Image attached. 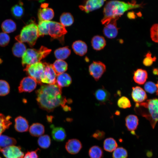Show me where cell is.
Listing matches in <instances>:
<instances>
[{"label": "cell", "instance_id": "cell-6", "mask_svg": "<svg viewBox=\"0 0 158 158\" xmlns=\"http://www.w3.org/2000/svg\"><path fill=\"white\" fill-rule=\"evenodd\" d=\"M67 33L65 27L61 23L51 21L47 22V34L52 38L57 39L63 43L64 35Z\"/></svg>", "mask_w": 158, "mask_h": 158}, {"label": "cell", "instance_id": "cell-5", "mask_svg": "<svg viewBox=\"0 0 158 158\" xmlns=\"http://www.w3.org/2000/svg\"><path fill=\"white\" fill-rule=\"evenodd\" d=\"M51 50L42 46L38 49L29 48L22 57V64L24 67L40 62L49 54Z\"/></svg>", "mask_w": 158, "mask_h": 158}, {"label": "cell", "instance_id": "cell-3", "mask_svg": "<svg viewBox=\"0 0 158 158\" xmlns=\"http://www.w3.org/2000/svg\"><path fill=\"white\" fill-rule=\"evenodd\" d=\"M135 112L145 117L150 121L153 129L158 122V99L153 98L142 103H136Z\"/></svg>", "mask_w": 158, "mask_h": 158}, {"label": "cell", "instance_id": "cell-47", "mask_svg": "<svg viewBox=\"0 0 158 158\" xmlns=\"http://www.w3.org/2000/svg\"><path fill=\"white\" fill-rule=\"evenodd\" d=\"M22 158H32L30 152L28 151Z\"/></svg>", "mask_w": 158, "mask_h": 158}, {"label": "cell", "instance_id": "cell-34", "mask_svg": "<svg viewBox=\"0 0 158 158\" xmlns=\"http://www.w3.org/2000/svg\"><path fill=\"white\" fill-rule=\"evenodd\" d=\"M11 117L9 116H5L0 113V135L6 129L8 128L11 124L10 121Z\"/></svg>", "mask_w": 158, "mask_h": 158}, {"label": "cell", "instance_id": "cell-17", "mask_svg": "<svg viewBox=\"0 0 158 158\" xmlns=\"http://www.w3.org/2000/svg\"><path fill=\"white\" fill-rule=\"evenodd\" d=\"M125 126L127 130L131 132L133 135H135V131L137 129L139 124V119L135 115L130 114L125 118Z\"/></svg>", "mask_w": 158, "mask_h": 158}, {"label": "cell", "instance_id": "cell-2", "mask_svg": "<svg viewBox=\"0 0 158 158\" xmlns=\"http://www.w3.org/2000/svg\"><path fill=\"white\" fill-rule=\"evenodd\" d=\"M142 4H137L136 1L126 2L119 1H110L107 2L104 8V17L101 20L105 24L111 20H117L126 11L142 7Z\"/></svg>", "mask_w": 158, "mask_h": 158}, {"label": "cell", "instance_id": "cell-25", "mask_svg": "<svg viewBox=\"0 0 158 158\" xmlns=\"http://www.w3.org/2000/svg\"><path fill=\"white\" fill-rule=\"evenodd\" d=\"M45 131L44 126L39 123H35L30 127L29 132L30 134L34 137L40 136L43 134Z\"/></svg>", "mask_w": 158, "mask_h": 158}, {"label": "cell", "instance_id": "cell-13", "mask_svg": "<svg viewBox=\"0 0 158 158\" xmlns=\"http://www.w3.org/2000/svg\"><path fill=\"white\" fill-rule=\"evenodd\" d=\"M46 3L42 4L38 13L39 21H50L54 17V12L51 8L47 7Z\"/></svg>", "mask_w": 158, "mask_h": 158}, {"label": "cell", "instance_id": "cell-32", "mask_svg": "<svg viewBox=\"0 0 158 158\" xmlns=\"http://www.w3.org/2000/svg\"><path fill=\"white\" fill-rule=\"evenodd\" d=\"M16 143V140L13 138L5 135H0V150L8 146L14 145Z\"/></svg>", "mask_w": 158, "mask_h": 158}, {"label": "cell", "instance_id": "cell-51", "mask_svg": "<svg viewBox=\"0 0 158 158\" xmlns=\"http://www.w3.org/2000/svg\"><path fill=\"white\" fill-rule=\"evenodd\" d=\"M0 158H1L0 157Z\"/></svg>", "mask_w": 158, "mask_h": 158}, {"label": "cell", "instance_id": "cell-18", "mask_svg": "<svg viewBox=\"0 0 158 158\" xmlns=\"http://www.w3.org/2000/svg\"><path fill=\"white\" fill-rule=\"evenodd\" d=\"M94 95L99 103L102 104L109 101L110 97V93L103 86L96 90Z\"/></svg>", "mask_w": 158, "mask_h": 158}, {"label": "cell", "instance_id": "cell-33", "mask_svg": "<svg viewBox=\"0 0 158 158\" xmlns=\"http://www.w3.org/2000/svg\"><path fill=\"white\" fill-rule=\"evenodd\" d=\"M88 154L90 158H103L104 153L101 147L97 145H94L90 148Z\"/></svg>", "mask_w": 158, "mask_h": 158}, {"label": "cell", "instance_id": "cell-27", "mask_svg": "<svg viewBox=\"0 0 158 158\" xmlns=\"http://www.w3.org/2000/svg\"><path fill=\"white\" fill-rule=\"evenodd\" d=\"M1 28L4 32L10 33L14 32L16 29V23L11 19H6L1 23Z\"/></svg>", "mask_w": 158, "mask_h": 158}, {"label": "cell", "instance_id": "cell-21", "mask_svg": "<svg viewBox=\"0 0 158 158\" xmlns=\"http://www.w3.org/2000/svg\"><path fill=\"white\" fill-rule=\"evenodd\" d=\"M51 135L54 140L58 142L63 141L66 136L65 129L61 127H54L51 125Z\"/></svg>", "mask_w": 158, "mask_h": 158}, {"label": "cell", "instance_id": "cell-30", "mask_svg": "<svg viewBox=\"0 0 158 158\" xmlns=\"http://www.w3.org/2000/svg\"><path fill=\"white\" fill-rule=\"evenodd\" d=\"M52 66L57 75L64 73L68 68L67 63L63 60H56Z\"/></svg>", "mask_w": 158, "mask_h": 158}, {"label": "cell", "instance_id": "cell-24", "mask_svg": "<svg viewBox=\"0 0 158 158\" xmlns=\"http://www.w3.org/2000/svg\"><path fill=\"white\" fill-rule=\"evenodd\" d=\"M91 43L93 49L97 51L103 49L106 44L104 38L99 35L94 36L92 39Z\"/></svg>", "mask_w": 158, "mask_h": 158}, {"label": "cell", "instance_id": "cell-36", "mask_svg": "<svg viewBox=\"0 0 158 158\" xmlns=\"http://www.w3.org/2000/svg\"><path fill=\"white\" fill-rule=\"evenodd\" d=\"M37 143L38 145L41 148L43 149L47 148L51 144L50 138L47 135H41L39 138Z\"/></svg>", "mask_w": 158, "mask_h": 158}, {"label": "cell", "instance_id": "cell-49", "mask_svg": "<svg viewBox=\"0 0 158 158\" xmlns=\"http://www.w3.org/2000/svg\"><path fill=\"white\" fill-rule=\"evenodd\" d=\"M156 85L157 87V90L156 91V95L158 96V81L157 82V83L156 84Z\"/></svg>", "mask_w": 158, "mask_h": 158}, {"label": "cell", "instance_id": "cell-31", "mask_svg": "<svg viewBox=\"0 0 158 158\" xmlns=\"http://www.w3.org/2000/svg\"><path fill=\"white\" fill-rule=\"evenodd\" d=\"M71 53L70 49L67 47L59 48L54 52V55L58 59L63 60L67 59Z\"/></svg>", "mask_w": 158, "mask_h": 158}, {"label": "cell", "instance_id": "cell-7", "mask_svg": "<svg viewBox=\"0 0 158 158\" xmlns=\"http://www.w3.org/2000/svg\"><path fill=\"white\" fill-rule=\"evenodd\" d=\"M44 70L43 63L38 62L25 66L24 71L38 84H42L41 78Z\"/></svg>", "mask_w": 158, "mask_h": 158}, {"label": "cell", "instance_id": "cell-43", "mask_svg": "<svg viewBox=\"0 0 158 158\" xmlns=\"http://www.w3.org/2000/svg\"><path fill=\"white\" fill-rule=\"evenodd\" d=\"M10 40L9 36L4 32H0V46L5 47L9 44Z\"/></svg>", "mask_w": 158, "mask_h": 158}, {"label": "cell", "instance_id": "cell-48", "mask_svg": "<svg viewBox=\"0 0 158 158\" xmlns=\"http://www.w3.org/2000/svg\"><path fill=\"white\" fill-rule=\"evenodd\" d=\"M47 119L48 122H51L52 118L51 117H48Z\"/></svg>", "mask_w": 158, "mask_h": 158}, {"label": "cell", "instance_id": "cell-4", "mask_svg": "<svg viewBox=\"0 0 158 158\" xmlns=\"http://www.w3.org/2000/svg\"><path fill=\"white\" fill-rule=\"evenodd\" d=\"M38 37L37 25L31 21L23 26L20 34L15 38L17 42H26L32 47L35 45Z\"/></svg>", "mask_w": 158, "mask_h": 158}, {"label": "cell", "instance_id": "cell-46", "mask_svg": "<svg viewBox=\"0 0 158 158\" xmlns=\"http://www.w3.org/2000/svg\"><path fill=\"white\" fill-rule=\"evenodd\" d=\"M136 16V15L133 12H129L127 14V17L129 19H135Z\"/></svg>", "mask_w": 158, "mask_h": 158}, {"label": "cell", "instance_id": "cell-38", "mask_svg": "<svg viewBox=\"0 0 158 158\" xmlns=\"http://www.w3.org/2000/svg\"><path fill=\"white\" fill-rule=\"evenodd\" d=\"M117 104L119 108L123 109L129 108L131 106L130 100L125 96L121 97L118 99Z\"/></svg>", "mask_w": 158, "mask_h": 158}, {"label": "cell", "instance_id": "cell-50", "mask_svg": "<svg viewBox=\"0 0 158 158\" xmlns=\"http://www.w3.org/2000/svg\"><path fill=\"white\" fill-rule=\"evenodd\" d=\"M2 62V60L0 58V63H1Z\"/></svg>", "mask_w": 158, "mask_h": 158}, {"label": "cell", "instance_id": "cell-23", "mask_svg": "<svg viewBox=\"0 0 158 158\" xmlns=\"http://www.w3.org/2000/svg\"><path fill=\"white\" fill-rule=\"evenodd\" d=\"M71 82V78L68 73H63L57 75L56 84L61 88L69 86Z\"/></svg>", "mask_w": 158, "mask_h": 158}, {"label": "cell", "instance_id": "cell-37", "mask_svg": "<svg viewBox=\"0 0 158 158\" xmlns=\"http://www.w3.org/2000/svg\"><path fill=\"white\" fill-rule=\"evenodd\" d=\"M113 158H127L128 152L127 150L123 147H117L113 152Z\"/></svg>", "mask_w": 158, "mask_h": 158}, {"label": "cell", "instance_id": "cell-42", "mask_svg": "<svg viewBox=\"0 0 158 158\" xmlns=\"http://www.w3.org/2000/svg\"><path fill=\"white\" fill-rule=\"evenodd\" d=\"M144 88L146 91L152 94L156 92L157 87L156 84L151 81H148L144 85Z\"/></svg>", "mask_w": 158, "mask_h": 158}, {"label": "cell", "instance_id": "cell-35", "mask_svg": "<svg viewBox=\"0 0 158 158\" xmlns=\"http://www.w3.org/2000/svg\"><path fill=\"white\" fill-rule=\"evenodd\" d=\"M60 23L64 27L71 25L74 22V18L72 15L70 13H63L61 16L60 18Z\"/></svg>", "mask_w": 158, "mask_h": 158}, {"label": "cell", "instance_id": "cell-16", "mask_svg": "<svg viewBox=\"0 0 158 158\" xmlns=\"http://www.w3.org/2000/svg\"><path fill=\"white\" fill-rule=\"evenodd\" d=\"M131 95L132 99L136 103L143 102L147 98L145 91L138 86L132 87Z\"/></svg>", "mask_w": 158, "mask_h": 158}, {"label": "cell", "instance_id": "cell-28", "mask_svg": "<svg viewBox=\"0 0 158 158\" xmlns=\"http://www.w3.org/2000/svg\"><path fill=\"white\" fill-rule=\"evenodd\" d=\"M26 46L23 43L17 42L14 43L12 48V52L14 56L22 57L26 50Z\"/></svg>", "mask_w": 158, "mask_h": 158}, {"label": "cell", "instance_id": "cell-8", "mask_svg": "<svg viewBox=\"0 0 158 158\" xmlns=\"http://www.w3.org/2000/svg\"><path fill=\"white\" fill-rule=\"evenodd\" d=\"M44 70L41 78V82L42 83L48 85L56 84L57 74L52 66L46 62H44Z\"/></svg>", "mask_w": 158, "mask_h": 158}, {"label": "cell", "instance_id": "cell-10", "mask_svg": "<svg viewBox=\"0 0 158 158\" xmlns=\"http://www.w3.org/2000/svg\"><path fill=\"white\" fill-rule=\"evenodd\" d=\"M0 151L6 158H22L24 156L20 147L14 145L3 148Z\"/></svg>", "mask_w": 158, "mask_h": 158}, {"label": "cell", "instance_id": "cell-9", "mask_svg": "<svg viewBox=\"0 0 158 158\" xmlns=\"http://www.w3.org/2000/svg\"><path fill=\"white\" fill-rule=\"evenodd\" d=\"M106 67L101 61H93L89 66L90 74L96 81H98L106 71Z\"/></svg>", "mask_w": 158, "mask_h": 158}, {"label": "cell", "instance_id": "cell-39", "mask_svg": "<svg viewBox=\"0 0 158 158\" xmlns=\"http://www.w3.org/2000/svg\"><path fill=\"white\" fill-rule=\"evenodd\" d=\"M10 92V86L8 83L4 80H0V96H4Z\"/></svg>", "mask_w": 158, "mask_h": 158}, {"label": "cell", "instance_id": "cell-12", "mask_svg": "<svg viewBox=\"0 0 158 158\" xmlns=\"http://www.w3.org/2000/svg\"><path fill=\"white\" fill-rule=\"evenodd\" d=\"M117 20L116 19H113L104 24L103 32L107 37L113 39L115 38L117 36L118 28L117 26Z\"/></svg>", "mask_w": 158, "mask_h": 158}, {"label": "cell", "instance_id": "cell-44", "mask_svg": "<svg viewBox=\"0 0 158 158\" xmlns=\"http://www.w3.org/2000/svg\"><path fill=\"white\" fill-rule=\"evenodd\" d=\"M105 134V133L104 131L98 130L92 135V136L98 140H100L104 138Z\"/></svg>", "mask_w": 158, "mask_h": 158}, {"label": "cell", "instance_id": "cell-15", "mask_svg": "<svg viewBox=\"0 0 158 158\" xmlns=\"http://www.w3.org/2000/svg\"><path fill=\"white\" fill-rule=\"evenodd\" d=\"M65 149L69 153L75 154L78 153L82 148L81 142L77 139L69 140L65 145Z\"/></svg>", "mask_w": 158, "mask_h": 158}, {"label": "cell", "instance_id": "cell-26", "mask_svg": "<svg viewBox=\"0 0 158 158\" xmlns=\"http://www.w3.org/2000/svg\"><path fill=\"white\" fill-rule=\"evenodd\" d=\"M23 3L19 1L17 4L13 6L11 8V12L13 16L17 19H20L24 13Z\"/></svg>", "mask_w": 158, "mask_h": 158}, {"label": "cell", "instance_id": "cell-20", "mask_svg": "<svg viewBox=\"0 0 158 158\" xmlns=\"http://www.w3.org/2000/svg\"><path fill=\"white\" fill-rule=\"evenodd\" d=\"M72 48L76 54L81 56L85 55L87 50L86 44L80 40L74 42L72 45Z\"/></svg>", "mask_w": 158, "mask_h": 158}, {"label": "cell", "instance_id": "cell-1", "mask_svg": "<svg viewBox=\"0 0 158 158\" xmlns=\"http://www.w3.org/2000/svg\"><path fill=\"white\" fill-rule=\"evenodd\" d=\"M37 101L40 107L48 112L61 106L65 111L69 110L65 105L67 100L62 95L61 88L56 84L42 85L36 91Z\"/></svg>", "mask_w": 158, "mask_h": 158}, {"label": "cell", "instance_id": "cell-14", "mask_svg": "<svg viewBox=\"0 0 158 158\" xmlns=\"http://www.w3.org/2000/svg\"><path fill=\"white\" fill-rule=\"evenodd\" d=\"M105 1L101 0H87L83 4L80 5L79 8L82 11L88 13L101 7Z\"/></svg>", "mask_w": 158, "mask_h": 158}, {"label": "cell", "instance_id": "cell-19", "mask_svg": "<svg viewBox=\"0 0 158 158\" xmlns=\"http://www.w3.org/2000/svg\"><path fill=\"white\" fill-rule=\"evenodd\" d=\"M133 78L135 83L140 85H143L148 78L147 73L145 70L138 69L134 72Z\"/></svg>", "mask_w": 158, "mask_h": 158}, {"label": "cell", "instance_id": "cell-40", "mask_svg": "<svg viewBox=\"0 0 158 158\" xmlns=\"http://www.w3.org/2000/svg\"><path fill=\"white\" fill-rule=\"evenodd\" d=\"M150 35L152 40L158 43V23L152 26L150 29Z\"/></svg>", "mask_w": 158, "mask_h": 158}, {"label": "cell", "instance_id": "cell-41", "mask_svg": "<svg viewBox=\"0 0 158 158\" xmlns=\"http://www.w3.org/2000/svg\"><path fill=\"white\" fill-rule=\"evenodd\" d=\"M145 56V58L143 60V63L146 66H151L153 62L156 61L157 59L155 56L152 57V54L149 51L146 54Z\"/></svg>", "mask_w": 158, "mask_h": 158}, {"label": "cell", "instance_id": "cell-45", "mask_svg": "<svg viewBox=\"0 0 158 158\" xmlns=\"http://www.w3.org/2000/svg\"><path fill=\"white\" fill-rule=\"evenodd\" d=\"M40 149L37 148L35 151H30V153L32 158H39L37 152Z\"/></svg>", "mask_w": 158, "mask_h": 158}, {"label": "cell", "instance_id": "cell-29", "mask_svg": "<svg viewBox=\"0 0 158 158\" xmlns=\"http://www.w3.org/2000/svg\"><path fill=\"white\" fill-rule=\"evenodd\" d=\"M103 148L107 152H113L118 147V145L113 138L109 137L105 139L103 142Z\"/></svg>", "mask_w": 158, "mask_h": 158}, {"label": "cell", "instance_id": "cell-11", "mask_svg": "<svg viewBox=\"0 0 158 158\" xmlns=\"http://www.w3.org/2000/svg\"><path fill=\"white\" fill-rule=\"evenodd\" d=\"M37 82L30 76L23 78L21 81L18 87L19 92H30L36 87Z\"/></svg>", "mask_w": 158, "mask_h": 158}, {"label": "cell", "instance_id": "cell-22", "mask_svg": "<svg viewBox=\"0 0 158 158\" xmlns=\"http://www.w3.org/2000/svg\"><path fill=\"white\" fill-rule=\"evenodd\" d=\"M15 128L16 131L20 132L27 131L29 128L28 121L24 118L19 116L15 119Z\"/></svg>", "mask_w": 158, "mask_h": 158}]
</instances>
